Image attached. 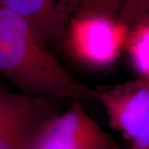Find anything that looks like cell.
Masks as SVG:
<instances>
[{
	"mask_svg": "<svg viewBox=\"0 0 149 149\" xmlns=\"http://www.w3.org/2000/svg\"><path fill=\"white\" fill-rule=\"evenodd\" d=\"M111 128L132 142L149 115V80L139 79L99 90Z\"/></svg>",
	"mask_w": 149,
	"mask_h": 149,
	"instance_id": "cell-5",
	"label": "cell"
},
{
	"mask_svg": "<svg viewBox=\"0 0 149 149\" xmlns=\"http://www.w3.org/2000/svg\"><path fill=\"white\" fill-rule=\"evenodd\" d=\"M131 149H149V115L136 136L131 142Z\"/></svg>",
	"mask_w": 149,
	"mask_h": 149,
	"instance_id": "cell-10",
	"label": "cell"
},
{
	"mask_svg": "<svg viewBox=\"0 0 149 149\" xmlns=\"http://www.w3.org/2000/svg\"><path fill=\"white\" fill-rule=\"evenodd\" d=\"M125 0H81L74 17L102 16L118 19Z\"/></svg>",
	"mask_w": 149,
	"mask_h": 149,
	"instance_id": "cell-8",
	"label": "cell"
},
{
	"mask_svg": "<svg viewBox=\"0 0 149 149\" xmlns=\"http://www.w3.org/2000/svg\"><path fill=\"white\" fill-rule=\"evenodd\" d=\"M130 29L119 19L102 16L74 17L64 47L74 59L94 69L112 65L125 49Z\"/></svg>",
	"mask_w": 149,
	"mask_h": 149,
	"instance_id": "cell-3",
	"label": "cell"
},
{
	"mask_svg": "<svg viewBox=\"0 0 149 149\" xmlns=\"http://www.w3.org/2000/svg\"><path fill=\"white\" fill-rule=\"evenodd\" d=\"M0 72L19 92L67 101L98 100L99 90L77 81L24 19L0 5Z\"/></svg>",
	"mask_w": 149,
	"mask_h": 149,
	"instance_id": "cell-1",
	"label": "cell"
},
{
	"mask_svg": "<svg viewBox=\"0 0 149 149\" xmlns=\"http://www.w3.org/2000/svg\"><path fill=\"white\" fill-rule=\"evenodd\" d=\"M67 100L30 96L0 85V149H30L43 126Z\"/></svg>",
	"mask_w": 149,
	"mask_h": 149,
	"instance_id": "cell-2",
	"label": "cell"
},
{
	"mask_svg": "<svg viewBox=\"0 0 149 149\" xmlns=\"http://www.w3.org/2000/svg\"><path fill=\"white\" fill-rule=\"evenodd\" d=\"M81 103L74 100L66 111L50 118L30 149H122L86 113Z\"/></svg>",
	"mask_w": 149,
	"mask_h": 149,
	"instance_id": "cell-4",
	"label": "cell"
},
{
	"mask_svg": "<svg viewBox=\"0 0 149 149\" xmlns=\"http://www.w3.org/2000/svg\"><path fill=\"white\" fill-rule=\"evenodd\" d=\"M124 50L139 77L149 80V22L130 29Z\"/></svg>",
	"mask_w": 149,
	"mask_h": 149,
	"instance_id": "cell-7",
	"label": "cell"
},
{
	"mask_svg": "<svg viewBox=\"0 0 149 149\" xmlns=\"http://www.w3.org/2000/svg\"><path fill=\"white\" fill-rule=\"evenodd\" d=\"M118 19L129 29L149 22V0H125Z\"/></svg>",
	"mask_w": 149,
	"mask_h": 149,
	"instance_id": "cell-9",
	"label": "cell"
},
{
	"mask_svg": "<svg viewBox=\"0 0 149 149\" xmlns=\"http://www.w3.org/2000/svg\"><path fill=\"white\" fill-rule=\"evenodd\" d=\"M81 0H0L29 23L47 47L64 46L68 27Z\"/></svg>",
	"mask_w": 149,
	"mask_h": 149,
	"instance_id": "cell-6",
	"label": "cell"
}]
</instances>
